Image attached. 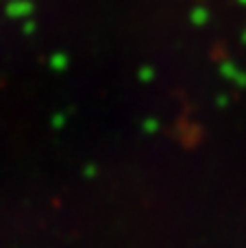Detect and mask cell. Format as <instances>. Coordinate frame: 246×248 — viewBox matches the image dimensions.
<instances>
[{
    "label": "cell",
    "mask_w": 246,
    "mask_h": 248,
    "mask_svg": "<svg viewBox=\"0 0 246 248\" xmlns=\"http://www.w3.org/2000/svg\"><path fill=\"white\" fill-rule=\"evenodd\" d=\"M142 78H153V70H142Z\"/></svg>",
    "instance_id": "4"
},
{
    "label": "cell",
    "mask_w": 246,
    "mask_h": 248,
    "mask_svg": "<svg viewBox=\"0 0 246 248\" xmlns=\"http://www.w3.org/2000/svg\"><path fill=\"white\" fill-rule=\"evenodd\" d=\"M65 63H68V61H65L63 55H55V57H52V68H55L57 72H61V70L65 68Z\"/></svg>",
    "instance_id": "2"
},
{
    "label": "cell",
    "mask_w": 246,
    "mask_h": 248,
    "mask_svg": "<svg viewBox=\"0 0 246 248\" xmlns=\"http://www.w3.org/2000/svg\"><path fill=\"white\" fill-rule=\"evenodd\" d=\"M7 13L11 17H15V20H26L31 13V4L24 2V0H13V2L7 7Z\"/></svg>",
    "instance_id": "1"
},
{
    "label": "cell",
    "mask_w": 246,
    "mask_h": 248,
    "mask_svg": "<svg viewBox=\"0 0 246 248\" xmlns=\"http://www.w3.org/2000/svg\"><path fill=\"white\" fill-rule=\"evenodd\" d=\"M146 131H157V122L155 120H148L146 122Z\"/></svg>",
    "instance_id": "3"
}]
</instances>
